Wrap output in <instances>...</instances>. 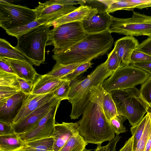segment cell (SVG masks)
Instances as JSON below:
<instances>
[{"label": "cell", "mask_w": 151, "mask_h": 151, "mask_svg": "<svg viewBox=\"0 0 151 151\" xmlns=\"http://www.w3.org/2000/svg\"><path fill=\"white\" fill-rule=\"evenodd\" d=\"M114 39L108 30L88 34L68 49L52 56L56 62L68 65L87 62L103 55L111 49Z\"/></svg>", "instance_id": "cell-1"}, {"label": "cell", "mask_w": 151, "mask_h": 151, "mask_svg": "<svg viewBox=\"0 0 151 151\" xmlns=\"http://www.w3.org/2000/svg\"><path fill=\"white\" fill-rule=\"evenodd\" d=\"M82 118L77 122L80 135L88 143L101 145L115 137V132L101 107L90 101L84 109Z\"/></svg>", "instance_id": "cell-2"}, {"label": "cell", "mask_w": 151, "mask_h": 151, "mask_svg": "<svg viewBox=\"0 0 151 151\" xmlns=\"http://www.w3.org/2000/svg\"><path fill=\"white\" fill-rule=\"evenodd\" d=\"M107 61L98 66L85 78L72 82L68 100L72 105L70 116L72 119H78L82 114L85 107L90 101L91 88L103 84L114 72L108 69Z\"/></svg>", "instance_id": "cell-3"}, {"label": "cell", "mask_w": 151, "mask_h": 151, "mask_svg": "<svg viewBox=\"0 0 151 151\" xmlns=\"http://www.w3.org/2000/svg\"><path fill=\"white\" fill-rule=\"evenodd\" d=\"M110 92L118 115L125 116L132 127L140 122L146 113L151 112V106L144 99L139 90L136 87Z\"/></svg>", "instance_id": "cell-4"}, {"label": "cell", "mask_w": 151, "mask_h": 151, "mask_svg": "<svg viewBox=\"0 0 151 151\" xmlns=\"http://www.w3.org/2000/svg\"><path fill=\"white\" fill-rule=\"evenodd\" d=\"M50 27L42 24L17 38L16 47L35 66H39L45 61V49Z\"/></svg>", "instance_id": "cell-5"}, {"label": "cell", "mask_w": 151, "mask_h": 151, "mask_svg": "<svg viewBox=\"0 0 151 151\" xmlns=\"http://www.w3.org/2000/svg\"><path fill=\"white\" fill-rule=\"evenodd\" d=\"M82 21H77L55 26L50 30L46 45H52L53 54L63 52L73 46L88 35Z\"/></svg>", "instance_id": "cell-6"}, {"label": "cell", "mask_w": 151, "mask_h": 151, "mask_svg": "<svg viewBox=\"0 0 151 151\" xmlns=\"http://www.w3.org/2000/svg\"><path fill=\"white\" fill-rule=\"evenodd\" d=\"M146 71L129 65L120 67L114 71L102 84L107 91L123 90L135 87L142 84L149 77Z\"/></svg>", "instance_id": "cell-7"}, {"label": "cell", "mask_w": 151, "mask_h": 151, "mask_svg": "<svg viewBox=\"0 0 151 151\" xmlns=\"http://www.w3.org/2000/svg\"><path fill=\"white\" fill-rule=\"evenodd\" d=\"M111 33L132 36L151 37V16L133 12L132 17L119 18L112 16L108 30Z\"/></svg>", "instance_id": "cell-8"}, {"label": "cell", "mask_w": 151, "mask_h": 151, "mask_svg": "<svg viewBox=\"0 0 151 151\" xmlns=\"http://www.w3.org/2000/svg\"><path fill=\"white\" fill-rule=\"evenodd\" d=\"M36 19L34 9L0 0V26L6 31L27 24Z\"/></svg>", "instance_id": "cell-9"}, {"label": "cell", "mask_w": 151, "mask_h": 151, "mask_svg": "<svg viewBox=\"0 0 151 151\" xmlns=\"http://www.w3.org/2000/svg\"><path fill=\"white\" fill-rule=\"evenodd\" d=\"M39 5L34 9L36 19H41L47 24L75 10L78 7L77 1L50 0L44 3L39 2Z\"/></svg>", "instance_id": "cell-10"}, {"label": "cell", "mask_w": 151, "mask_h": 151, "mask_svg": "<svg viewBox=\"0 0 151 151\" xmlns=\"http://www.w3.org/2000/svg\"><path fill=\"white\" fill-rule=\"evenodd\" d=\"M59 102L34 127L27 132L18 135L24 142L51 137L54 131L55 118Z\"/></svg>", "instance_id": "cell-11"}, {"label": "cell", "mask_w": 151, "mask_h": 151, "mask_svg": "<svg viewBox=\"0 0 151 151\" xmlns=\"http://www.w3.org/2000/svg\"><path fill=\"white\" fill-rule=\"evenodd\" d=\"M61 100L56 97L48 103L33 111L18 122L12 125L14 133L19 135L26 133L34 127Z\"/></svg>", "instance_id": "cell-12"}, {"label": "cell", "mask_w": 151, "mask_h": 151, "mask_svg": "<svg viewBox=\"0 0 151 151\" xmlns=\"http://www.w3.org/2000/svg\"><path fill=\"white\" fill-rule=\"evenodd\" d=\"M102 84L93 86L91 88L89 100L101 107L109 121L118 114L111 92L106 91L103 87Z\"/></svg>", "instance_id": "cell-13"}, {"label": "cell", "mask_w": 151, "mask_h": 151, "mask_svg": "<svg viewBox=\"0 0 151 151\" xmlns=\"http://www.w3.org/2000/svg\"><path fill=\"white\" fill-rule=\"evenodd\" d=\"M28 96L20 91L0 103V121L12 124Z\"/></svg>", "instance_id": "cell-14"}, {"label": "cell", "mask_w": 151, "mask_h": 151, "mask_svg": "<svg viewBox=\"0 0 151 151\" xmlns=\"http://www.w3.org/2000/svg\"><path fill=\"white\" fill-rule=\"evenodd\" d=\"M53 92L40 94H29L24 101L12 124L16 123L33 111L48 103L54 98Z\"/></svg>", "instance_id": "cell-15"}, {"label": "cell", "mask_w": 151, "mask_h": 151, "mask_svg": "<svg viewBox=\"0 0 151 151\" xmlns=\"http://www.w3.org/2000/svg\"><path fill=\"white\" fill-rule=\"evenodd\" d=\"M139 45L137 40L132 36L126 35L115 42L114 48L121 62V67L129 65L132 54Z\"/></svg>", "instance_id": "cell-16"}, {"label": "cell", "mask_w": 151, "mask_h": 151, "mask_svg": "<svg viewBox=\"0 0 151 151\" xmlns=\"http://www.w3.org/2000/svg\"><path fill=\"white\" fill-rule=\"evenodd\" d=\"M78 132L77 122L55 124L51 136L53 139V151H59L74 134Z\"/></svg>", "instance_id": "cell-17"}, {"label": "cell", "mask_w": 151, "mask_h": 151, "mask_svg": "<svg viewBox=\"0 0 151 151\" xmlns=\"http://www.w3.org/2000/svg\"><path fill=\"white\" fill-rule=\"evenodd\" d=\"M96 9L86 6H80L72 12L62 17L45 24L49 26H55L66 23L88 20L98 12Z\"/></svg>", "instance_id": "cell-18"}, {"label": "cell", "mask_w": 151, "mask_h": 151, "mask_svg": "<svg viewBox=\"0 0 151 151\" xmlns=\"http://www.w3.org/2000/svg\"><path fill=\"white\" fill-rule=\"evenodd\" d=\"M112 16L106 11L98 12L90 19L82 21L83 28L87 34L99 33L108 30Z\"/></svg>", "instance_id": "cell-19"}, {"label": "cell", "mask_w": 151, "mask_h": 151, "mask_svg": "<svg viewBox=\"0 0 151 151\" xmlns=\"http://www.w3.org/2000/svg\"><path fill=\"white\" fill-rule=\"evenodd\" d=\"M66 80L54 78L47 74L39 75L34 82L30 94L40 95L53 92Z\"/></svg>", "instance_id": "cell-20"}, {"label": "cell", "mask_w": 151, "mask_h": 151, "mask_svg": "<svg viewBox=\"0 0 151 151\" xmlns=\"http://www.w3.org/2000/svg\"><path fill=\"white\" fill-rule=\"evenodd\" d=\"M3 58L10 65L15 74L21 78L34 82L39 75L34 69L33 65L27 62Z\"/></svg>", "instance_id": "cell-21"}, {"label": "cell", "mask_w": 151, "mask_h": 151, "mask_svg": "<svg viewBox=\"0 0 151 151\" xmlns=\"http://www.w3.org/2000/svg\"><path fill=\"white\" fill-rule=\"evenodd\" d=\"M0 57L21 60L34 65L33 63L16 47L13 46L6 40L0 39Z\"/></svg>", "instance_id": "cell-22"}, {"label": "cell", "mask_w": 151, "mask_h": 151, "mask_svg": "<svg viewBox=\"0 0 151 151\" xmlns=\"http://www.w3.org/2000/svg\"><path fill=\"white\" fill-rule=\"evenodd\" d=\"M24 143L15 133L0 136V151H20Z\"/></svg>", "instance_id": "cell-23"}, {"label": "cell", "mask_w": 151, "mask_h": 151, "mask_svg": "<svg viewBox=\"0 0 151 151\" xmlns=\"http://www.w3.org/2000/svg\"><path fill=\"white\" fill-rule=\"evenodd\" d=\"M54 141L52 137L24 143L20 151H53Z\"/></svg>", "instance_id": "cell-24"}, {"label": "cell", "mask_w": 151, "mask_h": 151, "mask_svg": "<svg viewBox=\"0 0 151 151\" xmlns=\"http://www.w3.org/2000/svg\"><path fill=\"white\" fill-rule=\"evenodd\" d=\"M88 143L78 132L69 139L59 151H89L86 148Z\"/></svg>", "instance_id": "cell-25"}, {"label": "cell", "mask_w": 151, "mask_h": 151, "mask_svg": "<svg viewBox=\"0 0 151 151\" xmlns=\"http://www.w3.org/2000/svg\"><path fill=\"white\" fill-rule=\"evenodd\" d=\"M83 63L64 65L56 62L52 70L47 74L54 78L61 79Z\"/></svg>", "instance_id": "cell-26"}, {"label": "cell", "mask_w": 151, "mask_h": 151, "mask_svg": "<svg viewBox=\"0 0 151 151\" xmlns=\"http://www.w3.org/2000/svg\"><path fill=\"white\" fill-rule=\"evenodd\" d=\"M43 24L41 20L37 19L27 24L6 31V32L8 35L17 38L29 32L35 27Z\"/></svg>", "instance_id": "cell-27"}, {"label": "cell", "mask_w": 151, "mask_h": 151, "mask_svg": "<svg viewBox=\"0 0 151 151\" xmlns=\"http://www.w3.org/2000/svg\"><path fill=\"white\" fill-rule=\"evenodd\" d=\"M136 6L135 4L130 2L129 0H111L106 12L109 14L120 10L132 11Z\"/></svg>", "instance_id": "cell-28"}, {"label": "cell", "mask_w": 151, "mask_h": 151, "mask_svg": "<svg viewBox=\"0 0 151 151\" xmlns=\"http://www.w3.org/2000/svg\"><path fill=\"white\" fill-rule=\"evenodd\" d=\"M149 115L147 113L140 122L130 128V131L133 138V151H135L137 144L143 134Z\"/></svg>", "instance_id": "cell-29"}, {"label": "cell", "mask_w": 151, "mask_h": 151, "mask_svg": "<svg viewBox=\"0 0 151 151\" xmlns=\"http://www.w3.org/2000/svg\"><path fill=\"white\" fill-rule=\"evenodd\" d=\"M17 77V76L15 74L0 70V86L11 87L20 89Z\"/></svg>", "instance_id": "cell-30"}, {"label": "cell", "mask_w": 151, "mask_h": 151, "mask_svg": "<svg viewBox=\"0 0 151 151\" xmlns=\"http://www.w3.org/2000/svg\"><path fill=\"white\" fill-rule=\"evenodd\" d=\"M127 119V118L124 116L117 115L109 120L116 135H119V134L125 133L127 131L126 128L124 125L123 123Z\"/></svg>", "instance_id": "cell-31"}, {"label": "cell", "mask_w": 151, "mask_h": 151, "mask_svg": "<svg viewBox=\"0 0 151 151\" xmlns=\"http://www.w3.org/2000/svg\"><path fill=\"white\" fill-rule=\"evenodd\" d=\"M81 5L86 6L96 9L98 12L106 11L108 5L107 0H76Z\"/></svg>", "instance_id": "cell-32"}, {"label": "cell", "mask_w": 151, "mask_h": 151, "mask_svg": "<svg viewBox=\"0 0 151 151\" xmlns=\"http://www.w3.org/2000/svg\"><path fill=\"white\" fill-rule=\"evenodd\" d=\"M151 131V121L150 116L149 115L144 132L137 144L135 151H144L147 141Z\"/></svg>", "instance_id": "cell-33"}, {"label": "cell", "mask_w": 151, "mask_h": 151, "mask_svg": "<svg viewBox=\"0 0 151 151\" xmlns=\"http://www.w3.org/2000/svg\"><path fill=\"white\" fill-rule=\"evenodd\" d=\"M71 81L66 80L53 92L54 96L62 101L68 99Z\"/></svg>", "instance_id": "cell-34"}, {"label": "cell", "mask_w": 151, "mask_h": 151, "mask_svg": "<svg viewBox=\"0 0 151 151\" xmlns=\"http://www.w3.org/2000/svg\"><path fill=\"white\" fill-rule=\"evenodd\" d=\"M106 60L107 61V67L109 70L114 72L121 67V62L114 48L108 55Z\"/></svg>", "instance_id": "cell-35"}, {"label": "cell", "mask_w": 151, "mask_h": 151, "mask_svg": "<svg viewBox=\"0 0 151 151\" xmlns=\"http://www.w3.org/2000/svg\"><path fill=\"white\" fill-rule=\"evenodd\" d=\"M89 61L81 64L76 68L72 72L66 76L61 79L72 81L74 80L81 74L86 71L87 70L91 67L93 64Z\"/></svg>", "instance_id": "cell-36"}, {"label": "cell", "mask_w": 151, "mask_h": 151, "mask_svg": "<svg viewBox=\"0 0 151 151\" xmlns=\"http://www.w3.org/2000/svg\"><path fill=\"white\" fill-rule=\"evenodd\" d=\"M139 90L143 98L151 106V75L142 84Z\"/></svg>", "instance_id": "cell-37"}, {"label": "cell", "mask_w": 151, "mask_h": 151, "mask_svg": "<svg viewBox=\"0 0 151 151\" xmlns=\"http://www.w3.org/2000/svg\"><path fill=\"white\" fill-rule=\"evenodd\" d=\"M150 62H151V56L142 52L137 49L133 51L131 56V64Z\"/></svg>", "instance_id": "cell-38"}, {"label": "cell", "mask_w": 151, "mask_h": 151, "mask_svg": "<svg viewBox=\"0 0 151 151\" xmlns=\"http://www.w3.org/2000/svg\"><path fill=\"white\" fill-rule=\"evenodd\" d=\"M20 91L19 89L15 88L0 86V103L4 101Z\"/></svg>", "instance_id": "cell-39"}, {"label": "cell", "mask_w": 151, "mask_h": 151, "mask_svg": "<svg viewBox=\"0 0 151 151\" xmlns=\"http://www.w3.org/2000/svg\"><path fill=\"white\" fill-rule=\"evenodd\" d=\"M17 78L19 83L20 91L26 95H29L31 93L34 82L31 81L25 80L18 76Z\"/></svg>", "instance_id": "cell-40"}, {"label": "cell", "mask_w": 151, "mask_h": 151, "mask_svg": "<svg viewBox=\"0 0 151 151\" xmlns=\"http://www.w3.org/2000/svg\"><path fill=\"white\" fill-rule=\"evenodd\" d=\"M137 49L151 56V37H148L139 44Z\"/></svg>", "instance_id": "cell-41"}, {"label": "cell", "mask_w": 151, "mask_h": 151, "mask_svg": "<svg viewBox=\"0 0 151 151\" xmlns=\"http://www.w3.org/2000/svg\"><path fill=\"white\" fill-rule=\"evenodd\" d=\"M12 124L0 121V136L14 134Z\"/></svg>", "instance_id": "cell-42"}, {"label": "cell", "mask_w": 151, "mask_h": 151, "mask_svg": "<svg viewBox=\"0 0 151 151\" xmlns=\"http://www.w3.org/2000/svg\"><path fill=\"white\" fill-rule=\"evenodd\" d=\"M0 70L6 72L16 74L10 65L3 58L1 57H0Z\"/></svg>", "instance_id": "cell-43"}, {"label": "cell", "mask_w": 151, "mask_h": 151, "mask_svg": "<svg viewBox=\"0 0 151 151\" xmlns=\"http://www.w3.org/2000/svg\"><path fill=\"white\" fill-rule=\"evenodd\" d=\"M131 65L146 71L151 75V62L135 63Z\"/></svg>", "instance_id": "cell-44"}, {"label": "cell", "mask_w": 151, "mask_h": 151, "mask_svg": "<svg viewBox=\"0 0 151 151\" xmlns=\"http://www.w3.org/2000/svg\"><path fill=\"white\" fill-rule=\"evenodd\" d=\"M121 138L119 135H116L114 138L106 145V151H116V145Z\"/></svg>", "instance_id": "cell-45"}, {"label": "cell", "mask_w": 151, "mask_h": 151, "mask_svg": "<svg viewBox=\"0 0 151 151\" xmlns=\"http://www.w3.org/2000/svg\"><path fill=\"white\" fill-rule=\"evenodd\" d=\"M133 138L132 136L126 142L119 151H133Z\"/></svg>", "instance_id": "cell-46"}, {"label": "cell", "mask_w": 151, "mask_h": 151, "mask_svg": "<svg viewBox=\"0 0 151 151\" xmlns=\"http://www.w3.org/2000/svg\"><path fill=\"white\" fill-rule=\"evenodd\" d=\"M129 1L131 3L135 4L137 5V6L151 2V0H129Z\"/></svg>", "instance_id": "cell-47"}, {"label": "cell", "mask_w": 151, "mask_h": 151, "mask_svg": "<svg viewBox=\"0 0 151 151\" xmlns=\"http://www.w3.org/2000/svg\"><path fill=\"white\" fill-rule=\"evenodd\" d=\"M151 150V131L150 133L144 151H150Z\"/></svg>", "instance_id": "cell-48"}, {"label": "cell", "mask_w": 151, "mask_h": 151, "mask_svg": "<svg viewBox=\"0 0 151 151\" xmlns=\"http://www.w3.org/2000/svg\"><path fill=\"white\" fill-rule=\"evenodd\" d=\"M151 7V2L146 4H142L140 5L136 6L135 8H137L139 9Z\"/></svg>", "instance_id": "cell-49"}, {"label": "cell", "mask_w": 151, "mask_h": 151, "mask_svg": "<svg viewBox=\"0 0 151 151\" xmlns=\"http://www.w3.org/2000/svg\"><path fill=\"white\" fill-rule=\"evenodd\" d=\"M106 145L102 146L101 145H98L97 148L94 151H106Z\"/></svg>", "instance_id": "cell-50"}, {"label": "cell", "mask_w": 151, "mask_h": 151, "mask_svg": "<svg viewBox=\"0 0 151 151\" xmlns=\"http://www.w3.org/2000/svg\"><path fill=\"white\" fill-rule=\"evenodd\" d=\"M149 114L150 116V119H151V112H147Z\"/></svg>", "instance_id": "cell-51"}, {"label": "cell", "mask_w": 151, "mask_h": 151, "mask_svg": "<svg viewBox=\"0 0 151 151\" xmlns=\"http://www.w3.org/2000/svg\"><path fill=\"white\" fill-rule=\"evenodd\" d=\"M150 151H151V150H150Z\"/></svg>", "instance_id": "cell-52"}]
</instances>
